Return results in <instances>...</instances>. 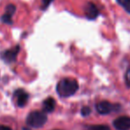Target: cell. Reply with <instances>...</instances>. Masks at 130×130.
I'll list each match as a JSON object with an SVG mask.
<instances>
[{"label":"cell","instance_id":"1","mask_svg":"<svg viewBox=\"0 0 130 130\" xmlns=\"http://www.w3.org/2000/svg\"><path fill=\"white\" fill-rule=\"evenodd\" d=\"M78 82L74 79L65 78L62 79L57 85V92L62 98L73 96L78 90Z\"/></svg>","mask_w":130,"mask_h":130},{"label":"cell","instance_id":"2","mask_svg":"<svg viewBox=\"0 0 130 130\" xmlns=\"http://www.w3.org/2000/svg\"><path fill=\"white\" fill-rule=\"evenodd\" d=\"M47 121V116L43 111H35L30 112L27 117L26 122L28 126L34 128L42 127Z\"/></svg>","mask_w":130,"mask_h":130},{"label":"cell","instance_id":"3","mask_svg":"<svg viewBox=\"0 0 130 130\" xmlns=\"http://www.w3.org/2000/svg\"><path fill=\"white\" fill-rule=\"evenodd\" d=\"M113 126L117 130H129L130 129V118L122 116L116 119L113 121Z\"/></svg>","mask_w":130,"mask_h":130},{"label":"cell","instance_id":"4","mask_svg":"<svg viewBox=\"0 0 130 130\" xmlns=\"http://www.w3.org/2000/svg\"><path fill=\"white\" fill-rule=\"evenodd\" d=\"M19 51H20V46L19 45H16V46L13 47V48L5 51V52L2 53L1 57L5 61L7 62V63H11V62L15 60Z\"/></svg>","mask_w":130,"mask_h":130},{"label":"cell","instance_id":"5","mask_svg":"<svg viewBox=\"0 0 130 130\" xmlns=\"http://www.w3.org/2000/svg\"><path fill=\"white\" fill-rule=\"evenodd\" d=\"M84 12H85L86 17L89 20H95L99 15V11H98V7L96 6V5H94L93 3H90V2L85 5Z\"/></svg>","mask_w":130,"mask_h":130},{"label":"cell","instance_id":"6","mask_svg":"<svg viewBox=\"0 0 130 130\" xmlns=\"http://www.w3.org/2000/svg\"><path fill=\"white\" fill-rule=\"evenodd\" d=\"M113 106L107 101H102L96 104V111L100 114H107V113L111 112Z\"/></svg>","mask_w":130,"mask_h":130},{"label":"cell","instance_id":"7","mask_svg":"<svg viewBox=\"0 0 130 130\" xmlns=\"http://www.w3.org/2000/svg\"><path fill=\"white\" fill-rule=\"evenodd\" d=\"M15 95L18 96V99H17L18 105L20 107L25 106V104L27 102V99H28V94L25 92L23 89H19V90L15 92Z\"/></svg>","mask_w":130,"mask_h":130},{"label":"cell","instance_id":"8","mask_svg":"<svg viewBox=\"0 0 130 130\" xmlns=\"http://www.w3.org/2000/svg\"><path fill=\"white\" fill-rule=\"evenodd\" d=\"M55 100L52 98H48L43 101V109L46 112H52L55 109Z\"/></svg>","mask_w":130,"mask_h":130},{"label":"cell","instance_id":"9","mask_svg":"<svg viewBox=\"0 0 130 130\" xmlns=\"http://www.w3.org/2000/svg\"><path fill=\"white\" fill-rule=\"evenodd\" d=\"M15 10H16V6H15V5H12V4H9V5H7L6 7H5V14H6V15L12 17V16L14 14V12H15Z\"/></svg>","mask_w":130,"mask_h":130},{"label":"cell","instance_id":"10","mask_svg":"<svg viewBox=\"0 0 130 130\" xmlns=\"http://www.w3.org/2000/svg\"><path fill=\"white\" fill-rule=\"evenodd\" d=\"M86 130H110L107 126L104 125H92L88 126Z\"/></svg>","mask_w":130,"mask_h":130},{"label":"cell","instance_id":"11","mask_svg":"<svg viewBox=\"0 0 130 130\" xmlns=\"http://www.w3.org/2000/svg\"><path fill=\"white\" fill-rule=\"evenodd\" d=\"M121 6H123L128 12H130V0H117Z\"/></svg>","mask_w":130,"mask_h":130},{"label":"cell","instance_id":"12","mask_svg":"<svg viewBox=\"0 0 130 130\" xmlns=\"http://www.w3.org/2000/svg\"><path fill=\"white\" fill-rule=\"evenodd\" d=\"M1 21H3V22L6 23V24H12V17H10V16L6 15V14L4 13L3 15L1 16Z\"/></svg>","mask_w":130,"mask_h":130},{"label":"cell","instance_id":"13","mask_svg":"<svg viewBox=\"0 0 130 130\" xmlns=\"http://www.w3.org/2000/svg\"><path fill=\"white\" fill-rule=\"evenodd\" d=\"M82 116H88V115H89V113L91 112V111H90V108L89 107H87V106H84L83 108L82 109Z\"/></svg>","mask_w":130,"mask_h":130},{"label":"cell","instance_id":"14","mask_svg":"<svg viewBox=\"0 0 130 130\" xmlns=\"http://www.w3.org/2000/svg\"><path fill=\"white\" fill-rule=\"evenodd\" d=\"M52 1L53 0H42V8L43 9L47 8Z\"/></svg>","mask_w":130,"mask_h":130},{"label":"cell","instance_id":"15","mask_svg":"<svg viewBox=\"0 0 130 130\" xmlns=\"http://www.w3.org/2000/svg\"><path fill=\"white\" fill-rule=\"evenodd\" d=\"M126 82H127V86L130 87V69L127 70V74H126Z\"/></svg>","mask_w":130,"mask_h":130},{"label":"cell","instance_id":"16","mask_svg":"<svg viewBox=\"0 0 130 130\" xmlns=\"http://www.w3.org/2000/svg\"><path fill=\"white\" fill-rule=\"evenodd\" d=\"M0 130H12V128L7 126H4V125H0Z\"/></svg>","mask_w":130,"mask_h":130}]
</instances>
